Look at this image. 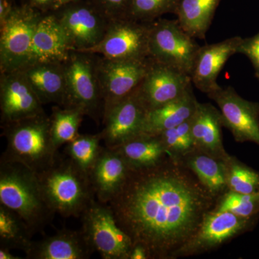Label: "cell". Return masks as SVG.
Returning <instances> with one entry per match:
<instances>
[{
  "instance_id": "cell-36",
  "label": "cell",
  "mask_w": 259,
  "mask_h": 259,
  "mask_svg": "<svg viewBox=\"0 0 259 259\" xmlns=\"http://www.w3.org/2000/svg\"><path fill=\"white\" fill-rule=\"evenodd\" d=\"M30 5L44 13H50L56 10V0H27Z\"/></svg>"
},
{
  "instance_id": "cell-9",
  "label": "cell",
  "mask_w": 259,
  "mask_h": 259,
  "mask_svg": "<svg viewBox=\"0 0 259 259\" xmlns=\"http://www.w3.org/2000/svg\"><path fill=\"white\" fill-rule=\"evenodd\" d=\"M200 47L178 20L158 18L151 24L149 58L192 74Z\"/></svg>"
},
{
  "instance_id": "cell-17",
  "label": "cell",
  "mask_w": 259,
  "mask_h": 259,
  "mask_svg": "<svg viewBox=\"0 0 259 259\" xmlns=\"http://www.w3.org/2000/svg\"><path fill=\"white\" fill-rule=\"evenodd\" d=\"M243 40L241 37L234 36L200 47L191 74L194 86L207 95L219 88L218 76L228 59L239 54Z\"/></svg>"
},
{
  "instance_id": "cell-34",
  "label": "cell",
  "mask_w": 259,
  "mask_h": 259,
  "mask_svg": "<svg viewBox=\"0 0 259 259\" xmlns=\"http://www.w3.org/2000/svg\"><path fill=\"white\" fill-rule=\"evenodd\" d=\"M112 20L130 18L132 0H91Z\"/></svg>"
},
{
  "instance_id": "cell-35",
  "label": "cell",
  "mask_w": 259,
  "mask_h": 259,
  "mask_svg": "<svg viewBox=\"0 0 259 259\" xmlns=\"http://www.w3.org/2000/svg\"><path fill=\"white\" fill-rule=\"evenodd\" d=\"M239 54H244L249 59L255 68V74H259V33L250 38H243Z\"/></svg>"
},
{
  "instance_id": "cell-1",
  "label": "cell",
  "mask_w": 259,
  "mask_h": 259,
  "mask_svg": "<svg viewBox=\"0 0 259 259\" xmlns=\"http://www.w3.org/2000/svg\"><path fill=\"white\" fill-rule=\"evenodd\" d=\"M217 200L182 160L168 155L156 166L131 169L107 204L134 246L144 247L150 259H173Z\"/></svg>"
},
{
  "instance_id": "cell-16",
  "label": "cell",
  "mask_w": 259,
  "mask_h": 259,
  "mask_svg": "<svg viewBox=\"0 0 259 259\" xmlns=\"http://www.w3.org/2000/svg\"><path fill=\"white\" fill-rule=\"evenodd\" d=\"M147 110L136 91L116 105L103 119L100 133L105 147L116 148L142 134Z\"/></svg>"
},
{
  "instance_id": "cell-5",
  "label": "cell",
  "mask_w": 259,
  "mask_h": 259,
  "mask_svg": "<svg viewBox=\"0 0 259 259\" xmlns=\"http://www.w3.org/2000/svg\"><path fill=\"white\" fill-rule=\"evenodd\" d=\"M97 54L71 51L63 62L66 95L63 107L79 109L83 115L102 122L104 102L97 71Z\"/></svg>"
},
{
  "instance_id": "cell-32",
  "label": "cell",
  "mask_w": 259,
  "mask_h": 259,
  "mask_svg": "<svg viewBox=\"0 0 259 259\" xmlns=\"http://www.w3.org/2000/svg\"><path fill=\"white\" fill-rule=\"evenodd\" d=\"M214 209L228 211L242 218H255L259 213V192L241 194L228 191L218 199Z\"/></svg>"
},
{
  "instance_id": "cell-29",
  "label": "cell",
  "mask_w": 259,
  "mask_h": 259,
  "mask_svg": "<svg viewBox=\"0 0 259 259\" xmlns=\"http://www.w3.org/2000/svg\"><path fill=\"white\" fill-rule=\"evenodd\" d=\"M101 135H79L66 144V155L89 177L102 152Z\"/></svg>"
},
{
  "instance_id": "cell-37",
  "label": "cell",
  "mask_w": 259,
  "mask_h": 259,
  "mask_svg": "<svg viewBox=\"0 0 259 259\" xmlns=\"http://www.w3.org/2000/svg\"><path fill=\"white\" fill-rule=\"evenodd\" d=\"M14 6L13 0H0V25L8 18Z\"/></svg>"
},
{
  "instance_id": "cell-8",
  "label": "cell",
  "mask_w": 259,
  "mask_h": 259,
  "mask_svg": "<svg viewBox=\"0 0 259 259\" xmlns=\"http://www.w3.org/2000/svg\"><path fill=\"white\" fill-rule=\"evenodd\" d=\"M89 244L104 259H130L134 244L116 222L110 206L94 199L81 214Z\"/></svg>"
},
{
  "instance_id": "cell-24",
  "label": "cell",
  "mask_w": 259,
  "mask_h": 259,
  "mask_svg": "<svg viewBox=\"0 0 259 259\" xmlns=\"http://www.w3.org/2000/svg\"><path fill=\"white\" fill-rule=\"evenodd\" d=\"M199 182L217 198L228 192L226 161L194 148L180 158Z\"/></svg>"
},
{
  "instance_id": "cell-41",
  "label": "cell",
  "mask_w": 259,
  "mask_h": 259,
  "mask_svg": "<svg viewBox=\"0 0 259 259\" xmlns=\"http://www.w3.org/2000/svg\"><path fill=\"white\" fill-rule=\"evenodd\" d=\"M255 76H256V77L258 78V79L259 80V74H255Z\"/></svg>"
},
{
  "instance_id": "cell-4",
  "label": "cell",
  "mask_w": 259,
  "mask_h": 259,
  "mask_svg": "<svg viewBox=\"0 0 259 259\" xmlns=\"http://www.w3.org/2000/svg\"><path fill=\"white\" fill-rule=\"evenodd\" d=\"M1 127L7 139L3 161L21 163L37 173L50 166L59 153L51 137L50 117L45 112Z\"/></svg>"
},
{
  "instance_id": "cell-7",
  "label": "cell",
  "mask_w": 259,
  "mask_h": 259,
  "mask_svg": "<svg viewBox=\"0 0 259 259\" xmlns=\"http://www.w3.org/2000/svg\"><path fill=\"white\" fill-rule=\"evenodd\" d=\"M52 13L62 28L70 51H84L97 46L112 21L91 0H74Z\"/></svg>"
},
{
  "instance_id": "cell-38",
  "label": "cell",
  "mask_w": 259,
  "mask_h": 259,
  "mask_svg": "<svg viewBox=\"0 0 259 259\" xmlns=\"http://www.w3.org/2000/svg\"><path fill=\"white\" fill-rule=\"evenodd\" d=\"M130 259H148L147 251L141 245H134L131 250Z\"/></svg>"
},
{
  "instance_id": "cell-13",
  "label": "cell",
  "mask_w": 259,
  "mask_h": 259,
  "mask_svg": "<svg viewBox=\"0 0 259 259\" xmlns=\"http://www.w3.org/2000/svg\"><path fill=\"white\" fill-rule=\"evenodd\" d=\"M207 96L217 104L223 126L231 131L236 142L259 146L258 103L243 98L231 87H220Z\"/></svg>"
},
{
  "instance_id": "cell-40",
  "label": "cell",
  "mask_w": 259,
  "mask_h": 259,
  "mask_svg": "<svg viewBox=\"0 0 259 259\" xmlns=\"http://www.w3.org/2000/svg\"><path fill=\"white\" fill-rule=\"evenodd\" d=\"M74 1V0H56V10L60 8L61 6L70 3V2Z\"/></svg>"
},
{
  "instance_id": "cell-33",
  "label": "cell",
  "mask_w": 259,
  "mask_h": 259,
  "mask_svg": "<svg viewBox=\"0 0 259 259\" xmlns=\"http://www.w3.org/2000/svg\"><path fill=\"white\" fill-rule=\"evenodd\" d=\"M181 0H132L130 18L152 23L162 15H177Z\"/></svg>"
},
{
  "instance_id": "cell-26",
  "label": "cell",
  "mask_w": 259,
  "mask_h": 259,
  "mask_svg": "<svg viewBox=\"0 0 259 259\" xmlns=\"http://www.w3.org/2000/svg\"><path fill=\"white\" fill-rule=\"evenodd\" d=\"M221 0H181L177 20L194 38L204 39Z\"/></svg>"
},
{
  "instance_id": "cell-6",
  "label": "cell",
  "mask_w": 259,
  "mask_h": 259,
  "mask_svg": "<svg viewBox=\"0 0 259 259\" xmlns=\"http://www.w3.org/2000/svg\"><path fill=\"white\" fill-rule=\"evenodd\" d=\"M47 13L28 2L15 5L0 25V73L18 71L26 64L34 34L40 19Z\"/></svg>"
},
{
  "instance_id": "cell-31",
  "label": "cell",
  "mask_w": 259,
  "mask_h": 259,
  "mask_svg": "<svg viewBox=\"0 0 259 259\" xmlns=\"http://www.w3.org/2000/svg\"><path fill=\"white\" fill-rule=\"evenodd\" d=\"M191 123L192 117L158 135L169 156L181 158L194 149Z\"/></svg>"
},
{
  "instance_id": "cell-20",
  "label": "cell",
  "mask_w": 259,
  "mask_h": 259,
  "mask_svg": "<svg viewBox=\"0 0 259 259\" xmlns=\"http://www.w3.org/2000/svg\"><path fill=\"white\" fill-rule=\"evenodd\" d=\"M70 51L57 18L53 13H47L37 25L28 61L24 66L35 63H63L67 59Z\"/></svg>"
},
{
  "instance_id": "cell-23",
  "label": "cell",
  "mask_w": 259,
  "mask_h": 259,
  "mask_svg": "<svg viewBox=\"0 0 259 259\" xmlns=\"http://www.w3.org/2000/svg\"><path fill=\"white\" fill-rule=\"evenodd\" d=\"M197 103L198 101L191 88L176 100L148 111L142 134L159 135L180 125L194 115Z\"/></svg>"
},
{
  "instance_id": "cell-39",
  "label": "cell",
  "mask_w": 259,
  "mask_h": 259,
  "mask_svg": "<svg viewBox=\"0 0 259 259\" xmlns=\"http://www.w3.org/2000/svg\"><path fill=\"white\" fill-rule=\"evenodd\" d=\"M0 259H22V258L13 254L9 248L1 247V248H0Z\"/></svg>"
},
{
  "instance_id": "cell-12",
  "label": "cell",
  "mask_w": 259,
  "mask_h": 259,
  "mask_svg": "<svg viewBox=\"0 0 259 259\" xmlns=\"http://www.w3.org/2000/svg\"><path fill=\"white\" fill-rule=\"evenodd\" d=\"M148 62L149 58L113 60L98 55L97 71L104 102L103 119L116 105L138 90L147 71Z\"/></svg>"
},
{
  "instance_id": "cell-11",
  "label": "cell",
  "mask_w": 259,
  "mask_h": 259,
  "mask_svg": "<svg viewBox=\"0 0 259 259\" xmlns=\"http://www.w3.org/2000/svg\"><path fill=\"white\" fill-rule=\"evenodd\" d=\"M255 218H242L213 208L204 216L197 231L177 250L173 259L210 251L253 228Z\"/></svg>"
},
{
  "instance_id": "cell-21",
  "label": "cell",
  "mask_w": 259,
  "mask_h": 259,
  "mask_svg": "<svg viewBox=\"0 0 259 259\" xmlns=\"http://www.w3.org/2000/svg\"><path fill=\"white\" fill-rule=\"evenodd\" d=\"M95 250L82 231L64 229L42 241L32 242L25 253L30 259H87Z\"/></svg>"
},
{
  "instance_id": "cell-3",
  "label": "cell",
  "mask_w": 259,
  "mask_h": 259,
  "mask_svg": "<svg viewBox=\"0 0 259 259\" xmlns=\"http://www.w3.org/2000/svg\"><path fill=\"white\" fill-rule=\"evenodd\" d=\"M36 175L49 207L62 217L81 216L96 198L90 177L66 155L58 153L50 166Z\"/></svg>"
},
{
  "instance_id": "cell-30",
  "label": "cell",
  "mask_w": 259,
  "mask_h": 259,
  "mask_svg": "<svg viewBox=\"0 0 259 259\" xmlns=\"http://www.w3.org/2000/svg\"><path fill=\"white\" fill-rule=\"evenodd\" d=\"M226 165L228 191L241 194L259 192L258 172L231 156Z\"/></svg>"
},
{
  "instance_id": "cell-25",
  "label": "cell",
  "mask_w": 259,
  "mask_h": 259,
  "mask_svg": "<svg viewBox=\"0 0 259 259\" xmlns=\"http://www.w3.org/2000/svg\"><path fill=\"white\" fill-rule=\"evenodd\" d=\"M116 149L125 158L131 169L156 166L168 155L158 135L140 134Z\"/></svg>"
},
{
  "instance_id": "cell-27",
  "label": "cell",
  "mask_w": 259,
  "mask_h": 259,
  "mask_svg": "<svg viewBox=\"0 0 259 259\" xmlns=\"http://www.w3.org/2000/svg\"><path fill=\"white\" fill-rule=\"evenodd\" d=\"M30 233L18 214L0 204V241L1 247L23 250L25 253L31 246Z\"/></svg>"
},
{
  "instance_id": "cell-18",
  "label": "cell",
  "mask_w": 259,
  "mask_h": 259,
  "mask_svg": "<svg viewBox=\"0 0 259 259\" xmlns=\"http://www.w3.org/2000/svg\"><path fill=\"white\" fill-rule=\"evenodd\" d=\"M131 171L128 163L116 148H103L90 175L95 197L107 204L125 183Z\"/></svg>"
},
{
  "instance_id": "cell-28",
  "label": "cell",
  "mask_w": 259,
  "mask_h": 259,
  "mask_svg": "<svg viewBox=\"0 0 259 259\" xmlns=\"http://www.w3.org/2000/svg\"><path fill=\"white\" fill-rule=\"evenodd\" d=\"M79 109L55 105L50 116L51 133L53 143L59 150L79 136V128L83 117Z\"/></svg>"
},
{
  "instance_id": "cell-10",
  "label": "cell",
  "mask_w": 259,
  "mask_h": 259,
  "mask_svg": "<svg viewBox=\"0 0 259 259\" xmlns=\"http://www.w3.org/2000/svg\"><path fill=\"white\" fill-rule=\"evenodd\" d=\"M151 24L138 21L129 17L112 20L101 41L83 52L113 60L148 59Z\"/></svg>"
},
{
  "instance_id": "cell-19",
  "label": "cell",
  "mask_w": 259,
  "mask_h": 259,
  "mask_svg": "<svg viewBox=\"0 0 259 259\" xmlns=\"http://www.w3.org/2000/svg\"><path fill=\"white\" fill-rule=\"evenodd\" d=\"M222 115L210 103L198 102L192 117L191 131L194 148L209 156L227 161L230 155L223 146Z\"/></svg>"
},
{
  "instance_id": "cell-2",
  "label": "cell",
  "mask_w": 259,
  "mask_h": 259,
  "mask_svg": "<svg viewBox=\"0 0 259 259\" xmlns=\"http://www.w3.org/2000/svg\"><path fill=\"white\" fill-rule=\"evenodd\" d=\"M0 204L18 214L32 236L44 231L56 214L44 198L36 173L17 162L0 161Z\"/></svg>"
},
{
  "instance_id": "cell-15",
  "label": "cell",
  "mask_w": 259,
  "mask_h": 259,
  "mask_svg": "<svg viewBox=\"0 0 259 259\" xmlns=\"http://www.w3.org/2000/svg\"><path fill=\"white\" fill-rule=\"evenodd\" d=\"M44 104L20 71L0 73L1 126L42 113Z\"/></svg>"
},
{
  "instance_id": "cell-22",
  "label": "cell",
  "mask_w": 259,
  "mask_h": 259,
  "mask_svg": "<svg viewBox=\"0 0 259 259\" xmlns=\"http://www.w3.org/2000/svg\"><path fill=\"white\" fill-rule=\"evenodd\" d=\"M18 71L23 75L44 105L64 106L66 79L63 63H35L27 65Z\"/></svg>"
},
{
  "instance_id": "cell-14",
  "label": "cell",
  "mask_w": 259,
  "mask_h": 259,
  "mask_svg": "<svg viewBox=\"0 0 259 259\" xmlns=\"http://www.w3.org/2000/svg\"><path fill=\"white\" fill-rule=\"evenodd\" d=\"M192 84L190 74L149 58L147 71L136 93L148 112L179 98Z\"/></svg>"
}]
</instances>
